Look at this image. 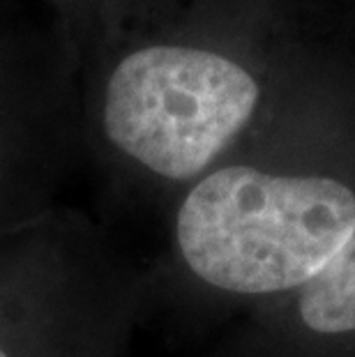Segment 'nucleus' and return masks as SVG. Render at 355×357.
<instances>
[{
	"label": "nucleus",
	"mask_w": 355,
	"mask_h": 357,
	"mask_svg": "<svg viewBox=\"0 0 355 357\" xmlns=\"http://www.w3.org/2000/svg\"><path fill=\"white\" fill-rule=\"evenodd\" d=\"M353 226L355 194L342 182L226 166L187 194L178 245L206 284L263 295L305 286Z\"/></svg>",
	"instance_id": "nucleus-1"
},
{
	"label": "nucleus",
	"mask_w": 355,
	"mask_h": 357,
	"mask_svg": "<svg viewBox=\"0 0 355 357\" xmlns=\"http://www.w3.org/2000/svg\"><path fill=\"white\" fill-rule=\"evenodd\" d=\"M259 97V83L236 60L185 44H153L113 67L102 120L120 153L157 176L187 180L231 146Z\"/></svg>",
	"instance_id": "nucleus-2"
},
{
	"label": "nucleus",
	"mask_w": 355,
	"mask_h": 357,
	"mask_svg": "<svg viewBox=\"0 0 355 357\" xmlns=\"http://www.w3.org/2000/svg\"><path fill=\"white\" fill-rule=\"evenodd\" d=\"M300 316L323 334L355 332V226L326 268L302 286Z\"/></svg>",
	"instance_id": "nucleus-3"
},
{
	"label": "nucleus",
	"mask_w": 355,
	"mask_h": 357,
	"mask_svg": "<svg viewBox=\"0 0 355 357\" xmlns=\"http://www.w3.org/2000/svg\"><path fill=\"white\" fill-rule=\"evenodd\" d=\"M0 357H10V355H7V353L3 351V346H0Z\"/></svg>",
	"instance_id": "nucleus-4"
}]
</instances>
